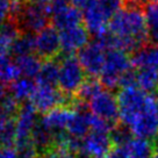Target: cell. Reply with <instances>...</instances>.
<instances>
[{
    "label": "cell",
    "mask_w": 158,
    "mask_h": 158,
    "mask_svg": "<svg viewBox=\"0 0 158 158\" xmlns=\"http://www.w3.org/2000/svg\"><path fill=\"white\" fill-rule=\"evenodd\" d=\"M113 49L137 51L148 41V29L144 13L137 5L122 7L109 22Z\"/></svg>",
    "instance_id": "obj_1"
},
{
    "label": "cell",
    "mask_w": 158,
    "mask_h": 158,
    "mask_svg": "<svg viewBox=\"0 0 158 158\" xmlns=\"http://www.w3.org/2000/svg\"><path fill=\"white\" fill-rule=\"evenodd\" d=\"M123 0H89L83 7V23L95 37L106 34L110 20L122 10Z\"/></svg>",
    "instance_id": "obj_2"
},
{
    "label": "cell",
    "mask_w": 158,
    "mask_h": 158,
    "mask_svg": "<svg viewBox=\"0 0 158 158\" xmlns=\"http://www.w3.org/2000/svg\"><path fill=\"white\" fill-rule=\"evenodd\" d=\"M10 14L16 19V26L25 33L37 34L39 31L48 27L51 19V8L49 5L31 2L22 5L14 2L10 6Z\"/></svg>",
    "instance_id": "obj_3"
},
{
    "label": "cell",
    "mask_w": 158,
    "mask_h": 158,
    "mask_svg": "<svg viewBox=\"0 0 158 158\" xmlns=\"http://www.w3.org/2000/svg\"><path fill=\"white\" fill-rule=\"evenodd\" d=\"M131 58L120 49H110L106 54L104 66L100 73V83L107 89L120 86L121 79L131 70Z\"/></svg>",
    "instance_id": "obj_4"
},
{
    "label": "cell",
    "mask_w": 158,
    "mask_h": 158,
    "mask_svg": "<svg viewBox=\"0 0 158 158\" xmlns=\"http://www.w3.org/2000/svg\"><path fill=\"white\" fill-rule=\"evenodd\" d=\"M151 98L152 94L144 92L137 86L121 89L118 94L120 121L130 127L135 118L147 108Z\"/></svg>",
    "instance_id": "obj_5"
},
{
    "label": "cell",
    "mask_w": 158,
    "mask_h": 158,
    "mask_svg": "<svg viewBox=\"0 0 158 158\" xmlns=\"http://www.w3.org/2000/svg\"><path fill=\"white\" fill-rule=\"evenodd\" d=\"M74 99L64 94L60 89L54 86L36 84L34 93L30 98V102L37 110V113L47 114L57 107L72 108Z\"/></svg>",
    "instance_id": "obj_6"
},
{
    "label": "cell",
    "mask_w": 158,
    "mask_h": 158,
    "mask_svg": "<svg viewBox=\"0 0 158 158\" xmlns=\"http://www.w3.org/2000/svg\"><path fill=\"white\" fill-rule=\"evenodd\" d=\"M58 86L64 94L72 97L77 93L79 87L83 85L86 78L83 66L74 56H65L58 63Z\"/></svg>",
    "instance_id": "obj_7"
},
{
    "label": "cell",
    "mask_w": 158,
    "mask_h": 158,
    "mask_svg": "<svg viewBox=\"0 0 158 158\" xmlns=\"http://www.w3.org/2000/svg\"><path fill=\"white\" fill-rule=\"evenodd\" d=\"M107 47L105 45L101 37H95L92 42H89L83 49L78 52V60L83 66L85 73L89 74V78L100 76L104 66Z\"/></svg>",
    "instance_id": "obj_8"
},
{
    "label": "cell",
    "mask_w": 158,
    "mask_h": 158,
    "mask_svg": "<svg viewBox=\"0 0 158 158\" xmlns=\"http://www.w3.org/2000/svg\"><path fill=\"white\" fill-rule=\"evenodd\" d=\"M87 105L89 112L95 116L112 124L120 122L118 95H115L110 89H102Z\"/></svg>",
    "instance_id": "obj_9"
},
{
    "label": "cell",
    "mask_w": 158,
    "mask_h": 158,
    "mask_svg": "<svg viewBox=\"0 0 158 158\" xmlns=\"http://www.w3.org/2000/svg\"><path fill=\"white\" fill-rule=\"evenodd\" d=\"M130 128L135 136L149 141L158 134V102L155 95L149 101L147 108L130 124Z\"/></svg>",
    "instance_id": "obj_10"
},
{
    "label": "cell",
    "mask_w": 158,
    "mask_h": 158,
    "mask_svg": "<svg viewBox=\"0 0 158 158\" xmlns=\"http://www.w3.org/2000/svg\"><path fill=\"white\" fill-rule=\"evenodd\" d=\"M34 39L35 51L39 57L49 60L60 51L59 31L51 26L45 27L44 29L35 34Z\"/></svg>",
    "instance_id": "obj_11"
},
{
    "label": "cell",
    "mask_w": 158,
    "mask_h": 158,
    "mask_svg": "<svg viewBox=\"0 0 158 158\" xmlns=\"http://www.w3.org/2000/svg\"><path fill=\"white\" fill-rule=\"evenodd\" d=\"M89 34L84 25L59 31L60 51L68 56H73L74 52H79L89 43Z\"/></svg>",
    "instance_id": "obj_12"
},
{
    "label": "cell",
    "mask_w": 158,
    "mask_h": 158,
    "mask_svg": "<svg viewBox=\"0 0 158 158\" xmlns=\"http://www.w3.org/2000/svg\"><path fill=\"white\" fill-rule=\"evenodd\" d=\"M50 20L55 29H57L58 31H63L65 29L81 25L83 13L78 7L66 4V5L52 8Z\"/></svg>",
    "instance_id": "obj_13"
},
{
    "label": "cell",
    "mask_w": 158,
    "mask_h": 158,
    "mask_svg": "<svg viewBox=\"0 0 158 158\" xmlns=\"http://www.w3.org/2000/svg\"><path fill=\"white\" fill-rule=\"evenodd\" d=\"M39 120L37 110L35 109L30 101L21 104L19 113L15 118V131H16L15 141L30 137L31 130L34 129L35 124L37 123Z\"/></svg>",
    "instance_id": "obj_14"
},
{
    "label": "cell",
    "mask_w": 158,
    "mask_h": 158,
    "mask_svg": "<svg viewBox=\"0 0 158 158\" xmlns=\"http://www.w3.org/2000/svg\"><path fill=\"white\" fill-rule=\"evenodd\" d=\"M73 116V109L69 107H57L50 110L49 113L44 114L41 121L47 128L49 129L52 137L59 134L68 131V126L71 118Z\"/></svg>",
    "instance_id": "obj_15"
},
{
    "label": "cell",
    "mask_w": 158,
    "mask_h": 158,
    "mask_svg": "<svg viewBox=\"0 0 158 158\" xmlns=\"http://www.w3.org/2000/svg\"><path fill=\"white\" fill-rule=\"evenodd\" d=\"M84 144L86 150L93 158L105 157L113 148L109 133L98 130H91L84 138Z\"/></svg>",
    "instance_id": "obj_16"
},
{
    "label": "cell",
    "mask_w": 158,
    "mask_h": 158,
    "mask_svg": "<svg viewBox=\"0 0 158 158\" xmlns=\"http://www.w3.org/2000/svg\"><path fill=\"white\" fill-rule=\"evenodd\" d=\"M131 65L136 70L143 68L158 69V45H144L135 51L131 57Z\"/></svg>",
    "instance_id": "obj_17"
},
{
    "label": "cell",
    "mask_w": 158,
    "mask_h": 158,
    "mask_svg": "<svg viewBox=\"0 0 158 158\" xmlns=\"http://www.w3.org/2000/svg\"><path fill=\"white\" fill-rule=\"evenodd\" d=\"M136 86L147 92L152 94L158 91V69L153 68H143L137 69L135 72Z\"/></svg>",
    "instance_id": "obj_18"
},
{
    "label": "cell",
    "mask_w": 158,
    "mask_h": 158,
    "mask_svg": "<svg viewBox=\"0 0 158 158\" xmlns=\"http://www.w3.org/2000/svg\"><path fill=\"white\" fill-rule=\"evenodd\" d=\"M30 138L40 155L45 152L51 147H54V137L49 131V129L42 123L41 118L37 121V123L35 124L34 129L31 130Z\"/></svg>",
    "instance_id": "obj_19"
},
{
    "label": "cell",
    "mask_w": 158,
    "mask_h": 158,
    "mask_svg": "<svg viewBox=\"0 0 158 158\" xmlns=\"http://www.w3.org/2000/svg\"><path fill=\"white\" fill-rule=\"evenodd\" d=\"M19 36V27L12 21H7L0 28V59L10 56V48Z\"/></svg>",
    "instance_id": "obj_20"
},
{
    "label": "cell",
    "mask_w": 158,
    "mask_h": 158,
    "mask_svg": "<svg viewBox=\"0 0 158 158\" xmlns=\"http://www.w3.org/2000/svg\"><path fill=\"white\" fill-rule=\"evenodd\" d=\"M15 64L18 66L21 77L25 78H36L40 73V70L42 68V63L39 56L36 55H27L15 58Z\"/></svg>",
    "instance_id": "obj_21"
},
{
    "label": "cell",
    "mask_w": 158,
    "mask_h": 158,
    "mask_svg": "<svg viewBox=\"0 0 158 158\" xmlns=\"http://www.w3.org/2000/svg\"><path fill=\"white\" fill-rule=\"evenodd\" d=\"M35 89H36V83H34L33 79L20 77L10 84V92L16 101L23 104L27 102L28 99L31 98Z\"/></svg>",
    "instance_id": "obj_22"
},
{
    "label": "cell",
    "mask_w": 158,
    "mask_h": 158,
    "mask_svg": "<svg viewBox=\"0 0 158 158\" xmlns=\"http://www.w3.org/2000/svg\"><path fill=\"white\" fill-rule=\"evenodd\" d=\"M58 63L52 60V59L45 60L44 63H42V68L40 70V73L36 77L37 84L57 87L58 86Z\"/></svg>",
    "instance_id": "obj_23"
},
{
    "label": "cell",
    "mask_w": 158,
    "mask_h": 158,
    "mask_svg": "<svg viewBox=\"0 0 158 158\" xmlns=\"http://www.w3.org/2000/svg\"><path fill=\"white\" fill-rule=\"evenodd\" d=\"M143 13L148 29V39L152 44L158 45V2L145 5Z\"/></svg>",
    "instance_id": "obj_24"
},
{
    "label": "cell",
    "mask_w": 158,
    "mask_h": 158,
    "mask_svg": "<svg viewBox=\"0 0 158 158\" xmlns=\"http://www.w3.org/2000/svg\"><path fill=\"white\" fill-rule=\"evenodd\" d=\"M134 133L131 128L128 124L123 123L122 121H120L114 126L112 130L109 131V137L112 141L113 147H122L129 144L134 138Z\"/></svg>",
    "instance_id": "obj_25"
},
{
    "label": "cell",
    "mask_w": 158,
    "mask_h": 158,
    "mask_svg": "<svg viewBox=\"0 0 158 158\" xmlns=\"http://www.w3.org/2000/svg\"><path fill=\"white\" fill-rule=\"evenodd\" d=\"M102 89H104V86H102V84L99 81L98 79L89 78L85 80L84 83H83V85L77 91V93H76L77 98L76 99L79 100V101H81V102L89 104V101L95 95H98Z\"/></svg>",
    "instance_id": "obj_26"
},
{
    "label": "cell",
    "mask_w": 158,
    "mask_h": 158,
    "mask_svg": "<svg viewBox=\"0 0 158 158\" xmlns=\"http://www.w3.org/2000/svg\"><path fill=\"white\" fill-rule=\"evenodd\" d=\"M33 51H35V39L34 35L28 34V33L19 35L10 48V52L14 55L15 57L31 55Z\"/></svg>",
    "instance_id": "obj_27"
},
{
    "label": "cell",
    "mask_w": 158,
    "mask_h": 158,
    "mask_svg": "<svg viewBox=\"0 0 158 158\" xmlns=\"http://www.w3.org/2000/svg\"><path fill=\"white\" fill-rule=\"evenodd\" d=\"M130 158H151L153 149L149 139L136 137L128 144Z\"/></svg>",
    "instance_id": "obj_28"
},
{
    "label": "cell",
    "mask_w": 158,
    "mask_h": 158,
    "mask_svg": "<svg viewBox=\"0 0 158 158\" xmlns=\"http://www.w3.org/2000/svg\"><path fill=\"white\" fill-rule=\"evenodd\" d=\"M20 76L19 69L15 64L14 60H12L10 56L6 58L0 59V81L1 83H13L16 79H19Z\"/></svg>",
    "instance_id": "obj_29"
},
{
    "label": "cell",
    "mask_w": 158,
    "mask_h": 158,
    "mask_svg": "<svg viewBox=\"0 0 158 158\" xmlns=\"http://www.w3.org/2000/svg\"><path fill=\"white\" fill-rule=\"evenodd\" d=\"M40 158H73V157L71 156V153L68 150L54 145V147H51L50 149H48L45 152L41 153Z\"/></svg>",
    "instance_id": "obj_30"
},
{
    "label": "cell",
    "mask_w": 158,
    "mask_h": 158,
    "mask_svg": "<svg viewBox=\"0 0 158 158\" xmlns=\"http://www.w3.org/2000/svg\"><path fill=\"white\" fill-rule=\"evenodd\" d=\"M10 14V5L7 0H0V28L7 22V18Z\"/></svg>",
    "instance_id": "obj_31"
},
{
    "label": "cell",
    "mask_w": 158,
    "mask_h": 158,
    "mask_svg": "<svg viewBox=\"0 0 158 158\" xmlns=\"http://www.w3.org/2000/svg\"><path fill=\"white\" fill-rule=\"evenodd\" d=\"M0 158H19L13 148H0Z\"/></svg>",
    "instance_id": "obj_32"
},
{
    "label": "cell",
    "mask_w": 158,
    "mask_h": 158,
    "mask_svg": "<svg viewBox=\"0 0 158 158\" xmlns=\"http://www.w3.org/2000/svg\"><path fill=\"white\" fill-rule=\"evenodd\" d=\"M10 94V86L7 84H5V83H1V81H0V104H1Z\"/></svg>",
    "instance_id": "obj_33"
},
{
    "label": "cell",
    "mask_w": 158,
    "mask_h": 158,
    "mask_svg": "<svg viewBox=\"0 0 158 158\" xmlns=\"http://www.w3.org/2000/svg\"><path fill=\"white\" fill-rule=\"evenodd\" d=\"M70 1H71L72 5L76 6V7H78V8L79 7H81V8H83V7L89 2V0H70Z\"/></svg>",
    "instance_id": "obj_34"
},
{
    "label": "cell",
    "mask_w": 158,
    "mask_h": 158,
    "mask_svg": "<svg viewBox=\"0 0 158 158\" xmlns=\"http://www.w3.org/2000/svg\"><path fill=\"white\" fill-rule=\"evenodd\" d=\"M150 142H151V145H152L153 152H158V134L153 138L150 139Z\"/></svg>",
    "instance_id": "obj_35"
},
{
    "label": "cell",
    "mask_w": 158,
    "mask_h": 158,
    "mask_svg": "<svg viewBox=\"0 0 158 158\" xmlns=\"http://www.w3.org/2000/svg\"><path fill=\"white\" fill-rule=\"evenodd\" d=\"M28 1H31V2H40V4H45V5H51L52 0H28Z\"/></svg>",
    "instance_id": "obj_36"
},
{
    "label": "cell",
    "mask_w": 158,
    "mask_h": 158,
    "mask_svg": "<svg viewBox=\"0 0 158 158\" xmlns=\"http://www.w3.org/2000/svg\"><path fill=\"white\" fill-rule=\"evenodd\" d=\"M137 2H142V4H145V5H149V4H156L158 2V0H136Z\"/></svg>",
    "instance_id": "obj_37"
},
{
    "label": "cell",
    "mask_w": 158,
    "mask_h": 158,
    "mask_svg": "<svg viewBox=\"0 0 158 158\" xmlns=\"http://www.w3.org/2000/svg\"><path fill=\"white\" fill-rule=\"evenodd\" d=\"M151 158H158V152H153L152 156H151Z\"/></svg>",
    "instance_id": "obj_38"
},
{
    "label": "cell",
    "mask_w": 158,
    "mask_h": 158,
    "mask_svg": "<svg viewBox=\"0 0 158 158\" xmlns=\"http://www.w3.org/2000/svg\"><path fill=\"white\" fill-rule=\"evenodd\" d=\"M7 1H13V4H14V2H19L20 0H7Z\"/></svg>",
    "instance_id": "obj_39"
},
{
    "label": "cell",
    "mask_w": 158,
    "mask_h": 158,
    "mask_svg": "<svg viewBox=\"0 0 158 158\" xmlns=\"http://www.w3.org/2000/svg\"><path fill=\"white\" fill-rule=\"evenodd\" d=\"M99 158H109V157H106V156H105V157H99Z\"/></svg>",
    "instance_id": "obj_40"
}]
</instances>
